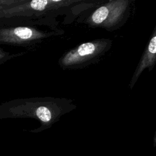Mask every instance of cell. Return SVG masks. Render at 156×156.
I'll return each instance as SVG.
<instances>
[{"label":"cell","instance_id":"6da1fadb","mask_svg":"<svg viewBox=\"0 0 156 156\" xmlns=\"http://www.w3.org/2000/svg\"><path fill=\"white\" fill-rule=\"evenodd\" d=\"M76 108L73 101L67 98H18L0 104V119L33 118L40 121L44 126H49Z\"/></svg>","mask_w":156,"mask_h":156},{"label":"cell","instance_id":"7a4b0ae2","mask_svg":"<svg viewBox=\"0 0 156 156\" xmlns=\"http://www.w3.org/2000/svg\"><path fill=\"white\" fill-rule=\"evenodd\" d=\"M112 46L109 38H99L82 43L65 52L58 60L63 69H81L96 63Z\"/></svg>","mask_w":156,"mask_h":156},{"label":"cell","instance_id":"3957f363","mask_svg":"<svg viewBox=\"0 0 156 156\" xmlns=\"http://www.w3.org/2000/svg\"><path fill=\"white\" fill-rule=\"evenodd\" d=\"M80 2L77 0H22L18 4L0 8V20L16 18H37Z\"/></svg>","mask_w":156,"mask_h":156},{"label":"cell","instance_id":"277c9868","mask_svg":"<svg viewBox=\"0 0 156 156\" xmlns=\"http://www.w3.org/2000/svg\"><path fill=\"white\" fill-rule=\"evenodd\" d=\"M129 14V0L109 1L91 13L85 23L91 27L114 30L126 23Z\"/></svg>","mask_w":156,"mask_h":156},{"label":"cell","instance_id":"5b68a950","mask_svg":"<svg viewBox=\"0 0 156 156\" xmlns=\"http://www.w3.org/2000/svg\"><path fill=\"white\" fill-rule=\"evenodd\" d=\"M59 35L28 26H0V44L27 47L45 38Z\"/></svg>","mask_w":156,"mask_h":156},{"label":"cell","instance_id":"8992f818","mask_svg":"<svg viewBox=\"0 0 156 156\" xmlns=\"http://www.w3.org/2000/svg\"><path fill=\"white\" fill-rule=\"evenodd\" d=\"M156 62V26L154 27L151 36L149 43L141 57V58L136 66L135 70L130 81L129 88L132 89L137 82L138 78L144 69H148L152 71L155 65Z\"/></svg>","mask_w":156,"mask_h":156},{"label":"cell","instance_id":"52a82bcc","mask_svg":"<svg viewBox=\"0 0 156 156\" xmlns=\"http://www.w3.org/2000/svg\"><path fill=\"white\" fill-rule=\"evenodd\" d=\"M25 54L24 52H19V53H10L9 52H7L3 49V48L0 47V65H2L6 62L8 60L13 59L16 57L21 56Z\"/></svg>","mask_w":156,"mask_h":156},{"label":"cell","instance_id":"ba28073f","mask_svg":"<svg viewBox=\"0 0 156 156\" xmlns=\"http://www.w3.org/2000/svg\"><path fill=\"white\" fill-rule=\"evenodd\" d=\"M22 0H0V8L18 4Z\"/></svg>","mask_w":156,"mask_h":156}]
</instances>
